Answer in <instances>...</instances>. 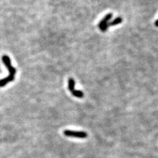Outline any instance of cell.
<instances>
[{
	"label": "cell",
	"instance_id": "cell-1",
	"mask_svg": "<svg viewBox=\"0 0 158 158\" xmlns=\"http://www.w3.org/2000/svg\"><path fill=\"white\" fill-rule=\"evenodd\" d=\"M2 61H3V63H4L5 65H6L7 69H8L9 72V75L7 77L0 80V87H4L6 86L7 84L9 83V82L13 81L15 79V74H16L17 72L16 69L12 66L11 59H10L8 55H3V57H2Z\"/></svg>",
	"mask_w": 158,
	"mask_h": 158
},
{
	"label": "cell",
	"instance_id": "cell-4",
	"mask_svg": "<svg viewBox=\"0 0 158 158\" xmlns=\"http://www.w3.org/2000/svg\"><path fill=\"white\" fill-rule=\"evenodd\" d=\"M113 14L112 13H109L107 15H106L105 16L103 17V19L101 20L100 22L99 25H98V27H99V28L101 30V31L102 32H106L107 30L109 27V22H110V20H111V18H112Z\"/></svg>",
	"mask_w": 158,
	"mask_h": 158
},
{
	"label": "cell",
	"instance_id": "cell-3",
	"mask_svg": "<svg viewBox=\"0 0 158 158\" xmlns=\"http://www.w3.org/2000/svg\"><path fill=\"white\" fill-rule=\"evenodd\" d=\"M65 136L69 137H74L78 138H86L88 134L86 132L83 131H75L71 130H65L63 132Z\"/></svg>",
	"mask_w": 158,
	"mask_h": 158
},
{
	"label": "cell",
	"instance_id": "cell-2",
	"mask_svg": "<svg viewBox=\"0 0 158 158\" xmlns=\"http://www.w3.org/2000/svg\"><path fill=\"white\" fill-rule=\"evenodd\" d=\"M68 88L72 95L74 96V97L79 98H82L84 97L83 92L81 90H77L75 89V81L72 78H70L68 81Z\"/></svg>",
	"mask_w": 158,
	"mask_h": 158
},
{
	"label": "cell",
	"instance_id": "cell-5",
	"mask_svg": "<svg viewBox=\"0 0 158 158\" xmlns=\"http://www.w3.org/2000/svg\"><path fill=\"white\" fill-rule=\"evenodd\" d=\"M123 21V19L120 17H117L116 19H115L113 20H111L110 22H109V27H113V26L117 25L119 24H120V23L122 22Z\"/></svg>",
	"mask_w": 158,
	"mask_h": 158
},
{
	"label": "cell",
	"instance_id": "cell-6",
	"mask_svg": "<svg viewBox=\"0 0 158 158\" xmlns=\"http://www.w3.org/2000/svg\"><path fill=\"white\" fill-rule=\"evenodd\" d=\"M155 25L157 27H158V19H157V20H156V21L155 22Z\"/></svg>",
	"mask_w": 158,
	"mask_h": 158
}]
</instances>
